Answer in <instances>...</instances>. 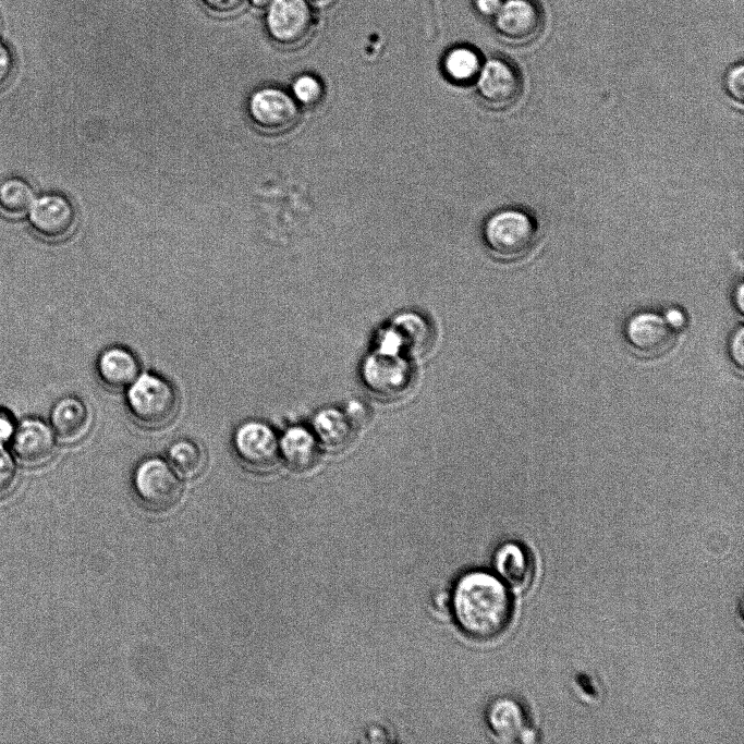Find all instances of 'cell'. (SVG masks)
I'll return each mask as SVG.
<instances>
[{
    "mask_svg": "<svg viewBox=\"0 0 744 744\" xmlns=\"http://www.w3.org/2000/svg\"><path fill=\"white\" fill-rule=\"evenodd\" d=\"M451 608L464 634L474 639L488 641L507 629L513 605L499 578L485 571H471L456 581Z\"/></svg>",
    "mask_w": 744,
    "mask_h": 744,
    "instance_id": "1",
    "label": "cell"
},
{
    "mask_svg": "<svg viewBox=\"0 0 744 744\" xmlns=\"http://www.w3.org/2000/svg\"><path fill=\"white\" fill-rule=\"evenodd\" d=\"M536 233V223L528 212L505 208L493 212L485 221L483 240L496 258L515 260L532 249Z\"/></svg>",
    "mask_w": 744,
    "mask_h": 744,
    "instance_id": "2",
    "label": "cell"
},
{
    "mask_svg": "<svg viewBox=\"0 0 744 744\" xmlns=\"http://www.w3.org/2000/svg\"><path fill=\"white\" fill-rule=\"evenodd\" d=\"M133 419L144 428L159 429L169 425L179 411V395L164 378L144 374L135 379L126 394Z\"/></svg>",
    "mask_w": 744,
    "mask_h": 744,
    "instance_id": "3",
    "label": "cell"
},
{
    "mask_svg": "<svg viewBox=\"0 0 744 744\" xmlns=\"http://www.w3.org/2000/svg\"><path fill=\"white\" fill-rule=\"evenodd\" d=\"M362 376L368 390L387 401L405 395L414 380V371L406 356L381 349L365 359Z\"/></svg>",
    "mask_w": 744,
    "mask_h": 744,
    "instance_id": "4",
    "label": "cell"
},
{
    "mask_svg": "<svg viewBox=\"0 0 744 744\" xmlns=\"http://www.w3.org/2000/svg\"><path fill=\"white\" fill-rule=\"evenodd\" d=\"M133 487L144 505L155 511L173 508L182 496V483L170 465L159 458L142 461L133 475Z\"/></svg>",
    "mask_w": 744,
    "mask_h": 744,
    "instance_id": "5",
    "label": "cell"
},
{
    "mask_svg": "<svg viewBox=\"0 0 744 744\" xmlns=\"http://www.w3.org/2000/svg\"><path fill=\"white\" fill-rule=\"evenodd\" d=\"M248 113L254 125L266 134H283L296 126L301 110L294 97L278 87L254 92L248 100Z\"/></svg>",
    "mask_w": 744,
    "mask_h": 744,
    "instance_id": "6",
    "label": "cell"
},
{
    "mask_svg": "<svg viewBox=\"0 0 744 744\" xmlns=\"http://www.w3.org/2000/svg\"><path fill=\"white\" fill-rule=\"evenodd\" d=\"M233 448L240 462L249 471L266 473L273 469L280 459L279 441L265 423L249 420L235 430Z\"/></svg>",
    "mask_w": 744,
    "mask_h": 744,
    "instance_id": "7",
    "label": "cell"
},
{
    "mask_svg": "<svg viewBox=\"0 0 744 744\" xmlns=\"http://www.w3.org/2000/svg\"><path fill=\"white\" fill-rule=\"evenodd\" d=\"M475 82L478 98L493 110L511 107L523 88L520 71L511 62L500 58L490 59L483 64Z\"/></svg>",
    "mask_w": 744,
    "mask_h": 744,
    "instance_id": "8",
    "label": "cell"
},
{
    "mask_svg": "<svg viewBox=\"0 0 744 744\" xmlns=\"http://www.w3.org/2000/svg\"><path fill=\"white\" fill-rule=\"evenodd\" d=\"M265 23L270 37L283 46L303 44L313 27V12L307 0H271Z\"/></svg>",
    "mask_w": 744,
    "mask_h": 744,
    "instance_id": "9",
    "label": "cell"
},
{
    "mask_svg": "<svg viewBox=\"0 0 744 744\" xmlns=\"http://www.w3.org/2000/svg\"><path fill=\"white\" fill-rule=\"evenodd\" d=\"M28 222L38 236L58 242L74 232L77 214L73 204L63 195L46 194L34 200L28 211Z\"/></svg>",
    "mask_w": 744,
    "mask_h": 744,
    "instance_id": "10",
    "label": "cell"
},
{
    "mask_svg": "<svg viewBox=\"0 0 744 744\" xmlns=\"http://www.w3.org/2000/svg\"><path fill=\"white\" fill-rule=\"evenodd\" d=\"M624 336L629 344L643 356L659 357L673 346L675 329L664 316L641 312L629 318Z\"/></svg>",
    "mask_w": 744,
    "mask_h": 744,
    "instance_id": "11",
    "label": "cell"
},
{
    "mask_svg": "<svg viewBox=\"0 0 744 744\" xmlns=\"http://www.w3.org/2000/svg\"><path fill=\"white\" fill-rule=\"evenodd\" d=\"M544 26V13L536 0H507L495 16L498 34L509 42L534 40Z\"/></svg>",
    "mask_w": 744,
    "mask_h": 744,
    "instance_id": "12",
    "label": "cell"
},
{
    "mask_svg": "<svg viewBox=\"0 0 744 744\" xmlns=\"http://www.w3.org/2000/svg\"><path fill=\"white\" fill-rule=\"evenodd\" d=\"M14 458L27 466L47 463L56 450V435L44 420L25 418L16 425L10 439Z\"/></svg>",
    "mask_w": 744,
    "mask_h": 744,
    "instance_id": "13",
    "label": "cell"
},
{
    "mask_svg": "<svg viewBox=\"0 0 744 744\" xmlns=\"http://www.w3.org/2000/svg\"><path fill=\"white\" fill-rule=\"evenodd\" d=\"M432 343V332L427 321L415 313H405L395 318L385 336L381 350L404 356H422Z\"/></svg>",
    "mask_w": 744,
    "mask_h": 744,
    "instance_id": "14",
    "label": "cell"
},
{
    "mask_svg": "<svg viewBox=\"0 0 744 744\" xmlns=\"http://www.w3.org/2000/svg\"><path fill=\"white\" fill-rule=\"evenodd\" d=\"M90 423L88 407L76 397L61 398L50 412V424L54 435L66 443L82 439L89 430Z\"/></svg>",
    "mask_w": 744,
    "mask_h": 744,
    "instance_id": "15",
    "label": "cell"
},
{
    "mask_svg": "<svg viewBox=\"0 0 744 744\" xmlns=\"http://www.w3.org/2000/svg\"><path fill=\"white\" fill-rule=\"evenodd\" d=\"M280 456L295 472H308L319 462L320 449L316 437L301 426L286 429L279 441Z\"/></svg>",
    "mask_w": 744,
    "mask_h": 744,
    "instance_id": "16",
    "label": "cell"
},
{
    "mask_svg": "<svg viewBox=\"0 0 744 744\" xmlns=\"http://www.w3.org/2000/svg\"><path fill=\"white\" fill-rule=\"evenodd\" d=\"M136 356L122 346L106 349L98 358L97 373L100 381L112 390L131 386L139 374Z\"/></svg>",
    "mask_w": 744,
    "mask_h": 744,
    "instance_id": "17",
    "label": "cell"
},
{
    "mask_svg": "<svg viewBox=\"0 0 744 744\" xmlns=\"http://www.w3.org/2000/svg\"><path fill=\"white\" fill-rule=\"evenodd\" d=\"M495 566L500 577L515 589H526L534 578L530 553L516 542H507L495 554Z\"/></svg>",
    "mask_w": 744,
    "mask_h": 744,
    "instance_id": "18",
    "label": "cell"
},
{
    "mask_svg": "<svg viewBox=\"0 0 744 744\" xmlns=\"http://www.w3.org/2000/svg\"><path fill=\"white\" fill-rule=\"evenodd\" d=\"M316 439L329 451L339 452L347 448L354 438V424L347 414L337 410H325L314 420Z\"/></svg>",
    "mask_w": 744,
    "mask_h": 744,
    "instance_id": "19",
    "label": "cell"
},
{
    "mask_svg": "<svg viewBox=\"0 0 744 744\" xmlns=\"http://www.w3.org/2000/svg\"><path fill=\"white\" fill-rule=\"evenodd\" d=\"M491 731L505 741L515 739L524 728V712L516 702L510 698L495 700L487 712Z\"/></svg>",
    "mask_w": 744,
    "mask_h": 744,
    "instance_id": "20",
    "label": "cell"
},
{
    "mask_svg": "<svg viewBox=\"0 0 744 744\" xmlns=\"http://www.w3.org/2000/svg\"><path fill=\"white\" fill-rule=\"evenodd\" d=\"M481 66L479 53L466 46H459L448 51L442 62L446 77L461 86L475 82Z\"/></svg>",
    "mask_w": 744,
    "mask_h": 744,
    "instance_id": "21",
    "label": "cell"
},
{
    "mask_svg": "<svg viewBox=\"0 0 744 744\" xmlns=\"http://www.w3.org/2000/svg\"><path fill=\"white\" fill-rule=\"evenodd\" d=\"M34 200L32 186L22 179H8L0 184V211L8 217H23Z\"/></svg>",
    "mask_w": 744,
    "mask_h": 744,
    "instance_id": "22",
    "label": "cell"
},
{
    "mask_svg": "<svg viewBox=\"0 0 744 744\" xmlns=\"http://www.w3.org/2000/svg\"><path fill=\"white\" fill-rule=\"evenodd\" d=\"M168 456L178 473L186 478L198 476L206 463V456L200 446L190 439H180L173 442L169 448Z\"/></svg>",
    "mask_w": 744,
    "mask_h": 744,
    "instance_id": "23",
    "label": "cell"
},
{
    "mask_svg": "<svg viewBox=\"0 0 744 744\" xmlns=\"http://www.w3.org/2000/svg\"><path fill=\"white\" fill-rule=\"evenodd\" d=\"M325 95L322 82L312 75L302 74L292 84V96L298 105L314 107L320 103Z\"/></svg>",
    "mask_w": 744,
    "mask_h": 744,
    "instance_id": "24",
    "label": "cell"
},
{
    "mask_svg": "<svg viewBox=\"0 0 744 744\" xmlns=\"http://www.w3.org/2000/svg\"><path fill=\"white\" fill-rule=\"evenodd\" d=\"M724 88L728 96L737 105H743L744 99V68L739 63L725 74Z\"/></svg>",
    "mask_w": 744,
    "mask_h": 744,
    "instance_id": "25",
    "label": "cell"
},
{
    "mask_svg": "<svg viewBox=\"0 0 744 744\" xmlns=\"http://www.w3.org/2000/svg\"><path fill=\"white\" fill-rule=\"evenodd\" d=\"M16 474L13 456L0 447V497L12 489L16 480Z\"/></svg>",
    "mask_w": 744,
    "mask_h": 744,
    "instance_id": "26",
    "label": "cell"
},
{
    "mask_svg": "<svg viewBox=\"0 0 744 744\" xmlns=\"http://www.w3.org/2000/svg\"><path fill=\"white\" fill-rule=\"evenodd\" d=\"M14 56L11 49L0 40V88L4 87L14 72Z\"/></svg>",
    "mask_w": 744,
    "mask_h": 744,
    "instance_id": "27",
    "label": "cell"
},
{
    "mask_svg": "<svg viewBox=\"0 0 744 744\" xmlns=\"http://www.w3.org/2000/svg\"><path fill=\"white\" fill-rule=\"evenodd\" d=\"M730 355L733 362L743 367L744 362V328L740 326L731 336L729 344Z\"/></svg>",
    "mask_w": 744,
    "mask_h": 744,
    "instance_id": "28",
    "label": "cell"
},
{
    "mask_svg": "<svg viewBox=\"0 0 744 744\" xmlns=\"http://www.w3.org/2000/svg\"><path fill=\"white\" fill-rule=\"evenodd\" d=\"M12 413L0 407V444L10 441L16 428Z\"/></svg>",
    "mask_w": 744,
    "mask_h": 744,
    "instance_id": "29",
    "label": "cell"
},
{
    "mask_svg": "<svg viewBox=\"0 0 744 744\" xmlns=\"http://www.w3.org/2000/svg\"><path fill=\"white\" fill-rule=\"evenodd\" d=\"M206 5L219 13H235L241 10L246 0H203Z\"/></svg>",
    "mask_w": 744,
    "mask_h": 744,
    "instance_id": "30",
    "label": "cell"
},
{
    "mask_svg": "<svg viewBox=\"0 0 744 744\" xmlns=\"http://www.w3.org/2000/svg\"><path fill=\"white\" fill-rule=\"evenodd\" d=\"M502 3V0H475L477 11L486 17H495Z\"/></svg>",
    "mask_w": 744,
    "mask_h": 744,
    "instance_id": "31",
    "label": "cell"
},
{
    "mask_svg": "<svg viewBox=\"0 0 744 744\" xmlns=\"http://www.w3.org/2000/svg\"><path fill=\"white\" fill-rule=\"evenodd\" d=\"M664 317L674 329L681 328L685 324V317L683 313L676 308L668 310Z\"/></svg>",
    "mask_w": 744,
    "mask_h": 744,
    "instance_id": "32",
    "label": "cell"
},
{
    "mask_svg": "<svg viewBox=\"0 0 744 744\" xmlns=\"http://www.w3.org/2000/svg\"><path fill=\"white\" fill-rule=\"evenodd\" d=\"M734 302H735L736 308L740 310L741 314H743V312H744V288H743L742 282H740L737 288L735 289Z\"/></svg>",
    "mask_w": 744,
    "mask_h": 744,
    "instance_id": "33",
    "label": "cell"
},
{
    "mask_svg": "<svg viewBox=\"0 0 744 744\" xmlns=\"http://www.w3.org/2000/svg\"><path fill=\"white\" fill-rule=\"evenodd\" d=\"M249 1L255 8H258V9L267 8L269 5V3L271 2V0H249Z\"/></svg>",
    "mask_w": 744,
    "mask_h": 744,
    "instance_id": "34",
    "label": "cell"
},
{
    "mask_svg": "<svg viewBox=\"0 0 744 744\" xmlns=\"http://www.w3.org/2000/svg\"><path fill=\"white\" fill-rule=\"evenodd\" d=\"M314 1L319 2V3H325V1H327V0H314Z\"/></svg>",
    "mask_w": 744,
    "mask_h": 744,
    "instance_id": "35",
    "label": "cell"
}]
</instances>
